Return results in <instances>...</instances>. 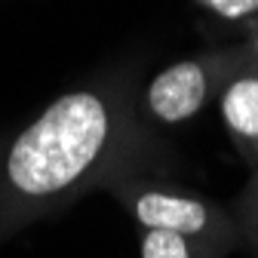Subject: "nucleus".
Segmentation results:
<instances>
[{
  "mask_svg": "<svg viewBox=\"0 0 258 258\" xmlns=\"http://www.w3.org/2000/svg\"><path fill=\"white\" fill-rule=\"evenodd\" d=\"M151 145L129 74L61 92L0 154V240L139 169Z\"/></svg>",
  "mask_w": 258,
  "mask_h": 258,
  "instance_id": "1",
  "label": "nucleus"
},
{
  "mask_svg": "<svg viewBox=\"0 0 258 258\" xmlns=\"http://www.w3.org/2000/svg\"><path fill=\"white\" fill-rule=\"evenodd\" d=\"M105 190H111L123 203V209L142 231H172L215 243L228 252L240 249V228L231 209L218 206L206 194L145 175L139 169L111 178Z\"/></svg>",
  "mask_w": 258,
  "mask_h": 258,
  "instance_id": "2",
  "label": "nucleus"
},
{
  "mask_svg": "<svg viewBox=\"0 0 258 258\" xmlns=\"http://www.w3.org/2000/svg\"><path fill=\"white\" fill-rule=\"evenodd\" d=\"M246 58L249 52L240 43L206 49L200 55L169 64V68L157 71L139 95V114L160 126H181L194 120L209 102L218 99L224 83L234 77V71Z\"/></svg>",
  "mask_w": 258,
  "mask_h": 258,
  "instance_id": "3",
  "label": "nucleus"
},
{
  "mask_svg": "<svg viewBox=\"0 0 258 258\" xmlns=\"http://www.w3.org/2000/svg\"><path fill=\"white\" fill-rule=\"evenodd\" d=\"M218 111L237 154L258 169V61L246 58L218 92Z\"/></svg>",
  "mask_w": 258,
  "mask_h": 258,
  "instance_id": "4",
  "label": "nucleus"
},
{
  "mask_svg": "<svg viewBox=\"0 0 258 258\" xmlns=\"http://www.w3.org/2000/svg\"><path fill=\"white\" fill-rule=\"evenodd\" d=\"M139 252L142 258H224L228 255V249L215 243L172 234V231H142Z\"/></svg>",
  "mask_w": 258,
  "mask_h": 258,
  "instance_id": "5",
  "label": "nucleus"
},
{
  "mask_svg": "<svg viewBox=\"0 0 258 258\" xmlns=\"http://www.w3.org/2000/svg\"><path fill=\"white\" fill-rule=\"evenodd\" d=\"M231 215L240 228V246H246L258 255V169H252L249 184L237 194Z\"/></svg>",
  "mask_w": 258,
  "mask_h": 258,
  "instance_id": "6",
  "label": "nucleus"
},
{
  "mask_svg": "<svg viewBox=\"0 0 258 258\" xmlns=\"http://www.w3.org/2000/svg\"><path fill=\"white\" fill-rule=\"evenodd\" d=\"M194 4L221 25H246L258 19V0H194Z\"/></svg>",
  "mask_w": 258,
  "mask_h": 258,
  "instance_id": "7",
  "label": "nucleus"
},
{
  "mask_svg": "<svg viewBox=\"0 0 258 258\" xmlns=\"http://www.w3.org/2000/svg\"><path fill=\"white\" fill-rule=\"evenodd\" d=\"M243 49L249 52V58H255V61H258V19H255V22H252V28H249V37H246Z\"/></svg>",
  "mask_w": 258,
  "mask_h": 258,
  "instance_id": "8",
  "label": "nucleus"
},
{
  "mask_svg": "<svg viewBox=\"0 0 258 258\" xmlns=\"http://www.w3.org/2000/svg\"><path fill=\"white\" fill-rule=\"evenodd\" d=\"M0 154H4V148H0Z\"/></svg>",
  "mask_w": 258,
  "mask_h": 258,
  "instance_id": "9",
  "label": "nucleus"
}]
</instances>
